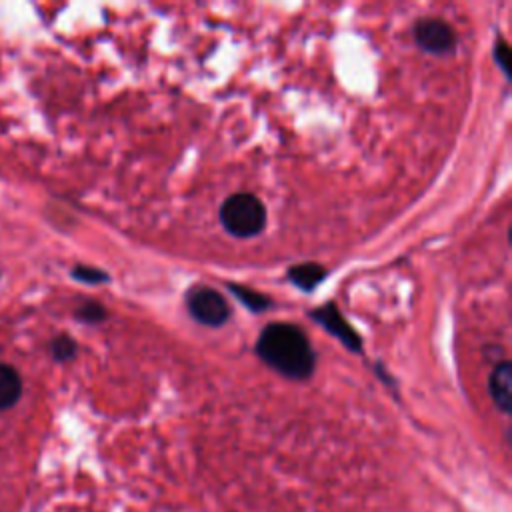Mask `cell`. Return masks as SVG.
Wrapping results in <instances>:
<instances>
[{
	"mask_svg": "<svg viewBox=\"0 0 512 512\" xmlns=\"http://www.w3.org/2000/svg\"><path fill=\"white\" fill-rule=\"evenodd\" d=\"M256 354L278 374L292 380H306L316 366V354L294 324H268L256 342Z\"/></svg>",
	"mask_w": 512,
	"mask_h": 512,
	"instance_id": "cell-1",
	"label": "cell"
},
{
	"mask_svg": "<svg viewBox=\"0 0 512 512\" xmlns=\"http://www.w3.org/2000/svg\"><path fill=\"white\" fill-rule=\"evenodd\" d=\"M220 224L234 238H252L266 226V208L258 196L236 192L222 202Z\"/></svg>",
	"mask_w": 512,
	"mask_h": 512,
	"instance_id": "cell-2",
	"label": "cell"
},
{
	"mask_svg": "<svg viewBox=\"0 0 512 512\" xmlns=\"http://www.w3.org/2000/svg\"><path fill=\"white\" fill-rule=\"evenodd\" d=\"M186 308L196 322L212 328L226 324L230 318V304L218 290L210 286L190 288L186 292Z\"/></svg>",
	"mask_w": 512,
	"mask_h": 512,
	"instance_id": "cell-3",
	"label": "cell"
},
{
	"mask_svg": "<svg viewBox=\"0 0 512 512\" xmlns=\"http://www.w3.org/2000/svg\"><path fill=\"white\" fill-rule=\"evenodd\" d=\"M414 42L424 52H430L436 56H446V54L454 52L458 38H456L454 28L446 20L428 16V18H420L414 24Z\"/></svg>",
	"mask_w": 512,
	"mask_h": 512,
	"instance_id": "cell-4",
	"label": "cell"
},
{
	"mask_svg": "<svg viewBox=\"0 0 512 512\" xmlns=\"http://www.w3.org/2000/svg\"><path fill=\"white\" fill-rule=\"evenodd\" d=\"M310 316L314 318V322H318L326 332H330L334 338H338L348 350L352 352H360L362 350V338L358 336V332L346 322V318L342 316V312L338 310V306L334 302H328L316 310L310 312Z\"/></svg>",
	"mask_w": 512,
	"mask_h": 512,
	"instance_id": "cell-5",
	"label": "cell"
},
{
	"mask_svg": "<svg viewBox=\"0 0 512 512\" xmlns=\"http://www.w3.org/2000/svg\"><path fill=\"white\" fill-rule=\"evenodd\" d=\"M488 392L492 402L504 414L512 410V364L508 360H500L494 364L488 378Z\"/></svg>",
	"mask_w": 512,
	"mask_h": 512,
	"instance_id": "cell-6",
	"label": "cell"
},
{
	"mask_svg": "<svg viewBox=\"0 0 512 512\" xmlns=\"http://www.w3.org/2000/svg\"><path fill=\"white\" fill-rule=\"evenodd\" d=\"M286 276L296 288L304 292H312L326 278V268L320 266L318 262H302L288 268Z\"/></svg>",
	"mask_w": 512,
	"mask_h": 512,
	"instance_id": "cell-7",
	"label": "cell"
},
{
	"mask_svg": "<svg viewBox=\"0 0 512 512\" xmlns=\"http://www.w3.org/2000/svg\"><path fill=\"white\" fill-rule=\"evenodd\" d=\"M20 394H22L20 374L8 364H0V410L14 406Z\"/></svg>",
	"mask_w": 512,
	"mask_h": 512,
	"instance_id": "cell-8",
	"label": "cell"
},
{
	"mask_svg": "<svg viewBox=\"0 0 512 512\" xmlns=\"http://www.w3.org/2000/svg\"><path fill=\"white\" fill-rule=\"evenodd\" d=\"M228 288H230V292H232L248 310H252V312H264V310H268V308L272 306V302H270L268 296H264V294H260V292L248 288V286L228 284Z\"/></svg>",
	"mask_w": 512,
	"mask_h": 512,
	"instance_id": "cell-9",
	"label": "cell"
},
{
	"mask_svg": "<svg viewBox=\"0 0 512 512\" xmlns=\"http://www.w3.org/2000/svg\"><path fill=\"white\" fill-rule=\"evenodd\" d=\"M50 350H52L54 360H58V362H68V360H72V358L76 356L78 344H76L70 336L62 334V336H58V338L52 340Z\"/></svg>",
	"mask_w": 512,
	"mask_h": 512,
	"instance_id": "cell-10",
	"label": "cell"
},
{
	"mask_svg": "<svg viewBox=\"0 0 512 512\" xmlns=\"http://www.w3.org/2000/svg\"><path fill=\"white\" fill-rule=\"evenodd\" d=\"M108 316L106 308L98 302H86L82 304L78 310H76V318L80 322H86V324H96V322H102L104 318Z\"/></svg>",
	"mask_w": 512,
	"mask_h": 512,
	"instance_id": "cell-11",
	"label": "cell"
},
{
	"mask_svg": "<svg viewBox=\"0 0 512 512\" xmlns=\"http://www.w3.org/2000/svg\"><path fill=\"white\" fill-rule=\"evenodd\" d=\"M72 276L84 284H102L110 280V276L104 270H98L92 266H76L72 268Z\"/></svg>",
	"mask_w": 512,
	"mask_h": 512,
	"instance_id": "cell-12",
	"label": "cell"
},
{
	"mask_svg": "<svg viewBox=\"0 0 512 512\" xmlns=\"http://www.w3.org/2000/svg\"><path fill=\"white\" fill-rule=\"evenodd\" d=\"M494 60L500 66V70L504 72V76L510 78V48H508L506 40H498L494 44Z\"/></svg>",
	"mask_w": 512,
	"mask_h": 512,
	"instance_id": "cell-13",
	"label": "cell"
}]
</instances>
